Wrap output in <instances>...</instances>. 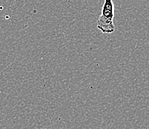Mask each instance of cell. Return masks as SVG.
I'll return each instance as SVG.
<instances>
[{
    "instance_id": "cell-1",
    "label": "cell",
    "mask_w": 149,
    "mask_h": 129,
    "mask_svg": "<svg viewBox=\"0 0 149 129\" xmlns=\"http://www.w3.org/2000/svg\"><path fill=\"white\" fill-rule=\"evenodd\" d=\"M114 7L113 0H105L101 15L97 22V28L103 33H112L115 31L113 24Z\"/></svg>"
}]
</instances>
